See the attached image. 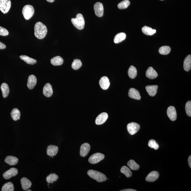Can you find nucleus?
I'll return each mask as SVG.
<instances>
[{"label": "nucleus", "instance_id": "nucleus-8", "mask_svg": "<svg viewBox=\"0 0 191 191\" xmlns=\"http://www.w3.org/2000/svg\"><path fill=\"white\" fill-rule=\"evenodd\" d=\"M94 10L97 17H101L103 15L104 8L102 3L97 2L94 5Z\"/></svg>", "mask_w": 191, "mask_h": 191}, {"label": "nucleus", "instance_id": "nucleus-39", "mask_svg": "<svg viewBox=\"0 0 191 191\" xmlns=\"http://www.w3.org/2000/svg\"><path fill=\"white\" fill-rule=\"evenodd\" d=\"M185 111L187 114L189 116H191V101H188L186 104L185 107Z\"/></svg>", "mask_w": 191, "mask_h": 191}, {"label": "nucleus", "instance_id": "nucleus-44", "mask_svg": "<svg viewBox=\"0 0 191 191\" xmlns=\"http://www.w3.org/2000/svg\"><path fill=\"white\" fill-rule=\"evenodd\" d=\"M47 1L50 3H52L54 2L55 0H47Z\"/></svg>", "mask_w": 191, "mask_h": 191}, {"label": "nucleus", "instance_id": "nucleus-27", "mask_svg": "<svg viewBox=\"0 0 191 191\" xmlns=\"http://www.w3.org/2000/svg\"><path fill=\"white\" fill-rule=\"evenodd\" d=\"M11 116L14 121H17L20 119L21 113L19 110L17 108H14L12 109L11 113Z\"/></svg>", "mask_w": 191, "mask_h": 191}, {"label": "nucleus", "instance_id": "nucleus-21", "mask_svg": "<svg viewBox=\"0 0 191 191\" xmlns=\"http://www.w3.org/2000/svg\"><path fill=\"white\" fill-rule=\"evenodd\" d=\"M21 183L23 190H27L31 187L32 183L30 180L26 177L21 178Z\"/></svg>", "mask_w": 191, "mask_h": 191}, {"label": "nucleus", "instance_id": "nucleus-33", "mask_svg": "<svg viewBox=\"0 0 191 191\" xmlns=\"http://www.w3.org/2000/svg\"><path fill=\"white\" fill-rule=\"evenodd\" d=\"M127 166L132 170H138L139 169V164L133 160H131L129 161L127 163Z\"/></svg>", "mask_w": 191, "mask_h": 191}, {"label": "nucleus", "instance_id": "nucleus-1", "mask_svg": "<svg viewBox=\"0 0 191 191\" xmlns=\"http://www.w3.org/2000/svg\"><path fill=\"white\" fill-rule=\"evenodd\" d=\"M47 28L45 24L41 22L36 23L34 26V34L37 38L42 39L46 36L47 33Z\"/></svg>", "mask_w": 191, "mask_h": 191}, {"label": "nucleus", "instance_id": "nucleus-11", "mask_svg": "<svg viewBox=\"0 0 191 191\" xmlns=\"http://www.w3.org/2000/svg\"><path fill=\"white\" fill-rule=\"evenodd\" d=\"M108 115L105 112L102 113L97 116L95 120V123L97 125L103 124L106 121L108 118Z\"/></svg>", "mask_w": 191, "mask_h": 191}, {"label": "nucleus", "instance_id": "nucleus-6", "mask_svg": "<svg viewBox=\"0 0 191 191\" xmlns=\"http://www.w3.org/2000/svg\"><path fill=\"white\" fill-rule=\"evenodd\" d=\"M11 6L10 0H0V10L4 14L8 13Z\"/></svg>", "mask_w": 191, "mask_h": 191}, {"label": "nucleus", "instance_id": "nucleus-32", "mask_svg": "<svg viewBox=\"0 0 191 191\" xmlns=\"http://www.w3.org/2000/svg\"><path fill=\"white\" fill-rule=\"evenodd\" d=\"M58 176L55 173H51L46 178V180L47 183H52L57 180Z\"/></svg>", "mask_w": 191, "mask_h": 191}, {"label": "nucleus", "instance_id": "nucleus-20", "mask_svg": "<svg viewBox=\"0 0 191 191\" xmlns=\"http://www.w3.org/2000/svg\"><path fill=\"white\" fill-rule=\"evenodd\" d=\"M158 86L157 85H148L146 86V88L147 92L150 96H154L156 95L158 89Z\"/></svg>", "mask_w": 191, "mask_h": 191}, {"label": "nucleus", "instance_id": "nucleus-16", "mask_svg": "<svg viewBox=\"0 0 191 191\" xmlns=\"http://www.w3.org/2000/svg\"><path fill=\"white\" fill-rule=\"evenodd\" d=\"M128 95L131 98L137 100H141L140 94L139 91L135 88H131L129 90Z\"/></svg>", "mask_w": 191, "mask_h": 191}, {"label": "nucleus", "instance_id": "nucleus-18", "mask_svg": "<svg viewBox=\"0 0 191 191\" xmlns=\"http://www.w3.org/2000/svg\"><path fill=\"white\" fill-rule=\"evenodd\" d=\"M37 79L35 76L33 75L29 76L28 79L27 86L30 90L33 89L37 84Z\"/></svg>", "mask_w": 191, "mask_h": 191}, {"label": "nucleus", "instance_id": "nucleus-41", "mask_svg": "<svg viewBox=\"0 0 191 191\" xmlns=\"http://www.w3.org/2000/svg\"><path fill=\"white\" fill-rule=\"evenodd\" d=\"M6 46L4 44L0 42V49H4L6 48Z\"/></svg>", "mask_w": 191, "mask_h": 191}, {"label": "nucleus", "instance_id": "nucleus-43", "mask_svg": "<svg viewBox=\"0 0 191 191\" xmlns=\"http://www.w3.org/2000/svg\"><path fill=\"white\" fill-rule=\"evenodd\" d=\"M121 191H136L137 190H134V189H123V190H120Z\"/></svg>", "mask_w": 191, "mask_h": 191}, {"label": "nucleus", "instance_id": "nucleus-37", "mask_svg": "<svg viewBox=\"0 0 191 191\" xmlns=\"http://www.w3.org/2000/svg\"><path fill=\"white\" fill-rule=\"evenodd\" d=\"M130 4V1L129 0H125L120 2L118 5V8L120 9H124L127 8Z\"/></svg>", "mask_w": 191, "mask_h": 191}, {"label": "nucleus", "instance_id": "nucleus-13", "mask_svg": "<svg viewBox=\"0 0 191 191\" xmlns=\"http://www.w3.org/2000/svg\"><path fill=\"white\" fill-rule=\"evenodd\" d=\"M90 149V145L88 143H84L80 147V155L81 157H85L87 155Z\"/></svg>", "mask_w": 191, "mask_h": 191}, {"label": "nucleus", "instance_id": "nucleus-31", "mask_svg": "<svg viewBox=\"0 0 191 191\" xmlns=\"http://www.w3.org/2000/svg\"><path fill=\"white\" fill-rule=\"evenodd\" d=\"M14 187L13 183L9 182L4 184L2 187V191H14Z\"/></svg>", "mask_w": 191, "mask_h": 191}, {"label": "nucleus", "instance_id": "nucleus-14", "mask_svg": "<svg viewBox=\"0 0 191 191\" xmlns=\"http://www.w3.org/2000/svg\"><path fill=\"white\" fill-rule=\"evenodd\" d=\"M58 151V148L57 146L55 145H50L47 146V154L48 155L51 157H54L57 154Z\"/></svg>", "mask_w": 191, "mask_h": 191}, {"label": "nucleus", "instance_id": "nucleus-7", "mask_svg": "<svg viewBox=\"0 0 191 191\" xmlns=\"http://www.w3.org/2000/svg\"><path fill=\"white\" fill-rule=\"evenodd\" d=\"M127 130L131 135H134L137 133L140 128V126L139 124L132 122L128 124L127 126Z\"/></svg>", "mask_w": 191, "mask_h": 191}, {"label": "nucleus", "instance_id": "nucleus-22", "mask_svg": "<svg viewBox=\"0 0 191 191\" xmlns=\"http://www.w3.org/2000/svg\"><path fill=\"white\" fill-rule=\"evenodd\" d=\"M183 68L186 71L189 72L191 68V55H188L185 58L184 61Z\"/></svg>", "mask_w": 191, "mask_h": 191}, {"label": "nucleus", "instance_id": "nucleus-12", "mask_svg": "<svg viewBox=\"0 0 191 191\" xmlns=\"http://www.w3.org/2000/svg\"><path fill=\"white\" fill-rule=\"evenodd\" d=\"M99 84L102 89L104 90L108 89L110 85L108 78L106 76L101 78L99 81Z\"/></svg>", "mask_w": 191, "mask_h": 191}, {"label": "nucleus", "instance_id": "nucleus-3", "mask_svg": "<svg viewBox=\"0 0 191 191\" xmlns=\"http://www.w3.org/2000/svg\"><path fill=\"white\" fill-rule=\"evenodd\" d=\"M71 22L75 27L79 30L84 29L85 26V20L81 14H78L75 18H72Z\"/></svg>", "mask_w": 191, "mask_h": 191}, {"label": "nucleus", "instance_id": "nucleus-30", "mask_svg": "<svg viewBox=\"0 0 191 191\" xmlns=\"http://www.w3.org/2000/svg\"><path fill=\"white\" fill-rule=\"evenodd\" d=\"M128 75L129 77L132 79H134L137 75V69L133 65H131L129 68L128 71Z\"/></svg>", "mask_w": 191, "mask_h": 191}, {"label": "nucleus", "instance_id": "nucleus-26", "mask_svg": "<svg viewBox=\"0 0 191 191\" xmlns=\"http://www.w3.org/2000/svg\"><path fill=\"white\" fill-rule=\"evenodd\" d=\"M126 38V34L124 33H120L115 36L114 42L115 43L118 44L123 41Z\"/></svg>", "mask_w": 191, "mask_h": 191}, {"label": "nucleus", "instance_id": "nucleus-38", "mask_svg": "<svg viewBox=\"0 0 191 191\" xmlns=\"http://www.w3.org/2000/svg\"><path fill=\"white\" fill-rule=\"evenodd\" d=\"M148 146L150 148H154L155 150L158 149L159 148V145L155 140L151 139L148 142Z\"/></svg>", "mask_w": 191, "mask_h": 191}, {"label": "nucleus", "instance_id": "nucleus-4", "mask_svg": "<svg viewBox=\"0 0 191 191\" xmlns=\"http://www.w3.org/2000/svg\"><path fill=\"white\" fill-rule=\"evenodd\" d=\"M22 13L25 19L26 20H29L34 14V8L31 5H27L23 8Z\"/></svg>", "mask_w": 191, "mask_h": 191}, {"label": "nucleus", "instance_id": "nucleus-40", "mask_svg": "<svg viewBox=\"0 0 191 191\" xmlns=\"http://www.w3.org/2000/svg\"><path fill=\"white\" fill-rule=\"evenodd\" d=\"M9 32L6 29L0 26V35L3 36H6L8 35Z\"/></svg>", "mask_w": 191, "mask_h": 191}, {"label": "nucleus", "instance_id": "nucleus-2", "mask_svg": "<svg viewBox=\"0 0 191 191\" xmlns=\"http://www.w3.org/2000/svg\"><path fill=\"white\" fill-rule=\"evenodd\" d=\"M87 174L90 177L97 182H102L107 180V177L103 173L94 170L90 169L88 171Z\"/></svg>", "mask_w": 191, "mask_h": 191}, {"label": "nucleus", "instance_id": "nucleus-5", "mask_svg": "<svg viewBox=\"0 0 191 191\" xmlns=\"http://www.w3.org/2000/svg\"><path fill=\"white\" fill-rule=\"evenodd\" d=\"M104 157L105 156L103 154L95 153L89 157L88 162L92 164H96L103 160Z\"/></svg>", "mask_w": 191, "mask_h": 191}, {"label": "nucleus", "instance_id": "nucleus-28", "mask_svg": "<svg viewBox=\"0 0 191 191\" xmlns=\"http://www.w3.org/2000/svg\"><path fill=\"white\" fill-rule=\"evenodd\" d=\"M141 30L144 34L147 35H152L156 32V30L146 26L143 27Z\"/></svg>", "mask_w": 191, "mask_h": 191}, {"label": "nucleus", "instance_id": "nucleus-45", "mask_svg": "<svg viewBox=\"0 0 191 191\" xmlns=\"http://www.w3.org/2000/svg\"><path fill=\"white\" fill-rule=\"evenodd\" d=\"M27 191H31L32 190H27Z\"/></svg>", "mask_w": 191, "mask_h": 191}, {"label": "nucleus", "instance_id": "nucleus-46", "mask_svg": "<svg viewBox=\"0 0 191 191\" xmlns=\"http://www.w3.org/2000/svg\"><path fill=\"white\" fill-rule=\"evenodd\" d=\"M160 1H164V0H160Z\"/></svg>", "mask_w": 191, "mask_h": 191}, {"label": "nucleus", "instance_id": "nucleus-9", "mask_svg": "<svg viewBox=\"0 0 191 191\" xmlns=\"http://www.w3.org/2000/svg\"><path fill=\"white\" fill-rule=\"evenodd\" d=\"M18 173V169L15 168H11L10 169L5 172L3 174L4 178L6 180L9 179L17 175Z\"/></svg>", "mask_w": 191, "mask_h": 191}, {"label": "nucleus", "instance_id": "nucleus-34", "mask_svg": "<svg viewBox=\"0 0 191 191\" xmlns=\"http://www.w3.org/2000/svg\"><path fill=\"white\" fill-rule=\"evenodd\" d=\"M120 172L127 178H130L132 176V172L129 168L126 166H123L120 169Z\"/></svg>", "mask_w": 191, "mask_h": 191}, {"label": "nucleus", "instance_id": "nucleus-25", "mask_svg": "<svg viewBox=\"0 0 191 191\" xmlns=\"http://www.w3.org/2000/svg\"><path fill=\"white\" fill-rule=\"evenodd\" d=\"M1 89L2 93L3 96L4 98L8 96L10 90L8 85L5 83H3L1 86Z\"/></svg>", "mask_w": 191, "mask_h": 191}, {"label": "nucleus", "instance_id": "nucleus-10", "mask_svg": "<svg viewBox=\"0 0 191 191\" xmlns=\"http://www.w3.org/2000/svg\"><path fill=\"white\" fill-rule=\"evenodd\" d=\"M168 116L171 121H174L177 119V115L176 109L172 106L168 107L167 111Z\"/></svg>", "mask_w": 191, "mask_h": 191}, {"label": "nucleus", "instance_id": "nucleus-23", "mask_svg": "<svg viewBox=\"0 0 191 191\" xmlns=\"http://www.w3.org/2000/svg\"><path fill=\"white\" fill-rule=\"evenodd\" d=\"M19 162V159L12 156H7L5 160V162L10 165L13 166L17 164Z\"/></svg>", "mask_w": 191, "mask_h": 191}, {"label": "nucleus", "instance_id": "nucleus-19", "mask_svg": "<svg viewBox=\"0 0 191 191\" xmlns=\"http://www.w3.org/2000/svg\"><path fill=\"white\" fill-rule=\"evenodd\" d=\"M146 76L149 79H154L157 77L158 74L153 67H150L146 71Z\"/></svg>", "mask_w": 191, "mask_h": 191}, {"label": "nucleus", "instance_id": "nucleus-29", "mask_svg": "<svg viewBox=\"0 0 191 191\" xmlns=\"http://www.w3.org/2000/svg\"><path fill=\"white\" fill-rule=\"evenodd\" d=\"M19 57L28 64L33 65L37 63V60L26 55H21Z\"/></svg>", "mask_w": 191, "mask_h": 191}, {"label": "nucleus", "instance_id": "nucleus-24", "mask_svg": "<svg viewBox=\"0 0 191 191\" xmlns=\"http://www.w3.org/2000/svg\"><path fill=\"white\" fill-rule=\"evenodd\" d=\"M63 61L62 58L60 56L55 57L52 58L50 61L51 64L55 65V66L62 65Z\"/></svg>", "mask_w": 191, "mask_h": 191}, {"label": "nucleus", "instance_id": "nucleus-42", "mask_svg": "<svg viewBox=\"0 0 191 191\" xmlns=\"http://www.w3.org/2000/svg\"><path fill=\"white\" fill-rule=\"evenodd\" d=\"M188 163L189 165L190 168H191V155L189 156L188 159Z\"/></svg>", "mask_w": 191, "mask_h": 191}, {"label": "nucleus", "instance_id": "nucleus-35", "mask_svg": "<svg viewBox=\"0 0 191 191\" xmlns=\"http://www.w3.org/2000/svg\"><path fill=\"white\" fill-rule=\"evenodd\" d=\"M171 50V48L169 46H162L159 48V52L162 55H167L169 54Z\"/></svg>", "mask_w": 191, "mask_h": 191}, {"label": "nucleus", "instance_id": "nucleus-15", "mask_svg": "<svg viewBox=\"0 0 191 191\" xmlns=\"http://www.w3.org/2000/svg\"><path fill=\"white\" fill-rule=\"evenodd\" d=\"M159 177V174L158 172L153 171L150 172L146 178V180L148 182H154L156 181Z\"/></svg>", "mask_w": 191, "mask_h": 191}, {"label": "nucleus", "instance_id": "nucleus-17", "mask_svg": "<svg viewBox=\"0 0 191 191\" xmlns=\"http://www.w3.org/2000/svg\"><path fill=\"white\" fill-rule=\"evenodd\" d=\"M43 93L45 96L49 97L53 94L52 86L50 83H47L44 85L43 88Z\"/></svg>", "mask_w": 191, "mask_h": 191}, {"label": "nucleus", "instance_id": "nucleus-36", "mask_svg": "<svg viewBox=\"0 0 191 191\" xmlns=\"http://www.w3.org/2000/svg\"><path fill=\"white\" fill-rule=\"evenodd\" d=\"M82 63L80 60L79 59L74 60L72 65V68L74 70H78L82 66Z\"/></svg>", "mask_w": 191, "mask_h": 191}]
</instances>
